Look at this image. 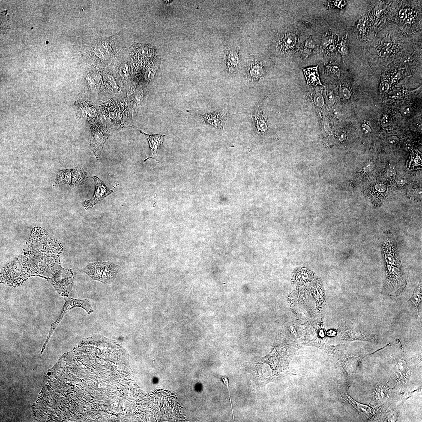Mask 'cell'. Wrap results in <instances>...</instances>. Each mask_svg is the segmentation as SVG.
<instances>
[{"instance_id": "12", "label": "cell", "mask_w": 422, "mask_h": 422, "mask_svg": "<svg viewBox=\"0 0 422 422\" xmlns=\"http://www.w3.org/2000/svg\"><path fill=\"white\" fill-rule=\"evenodd\" d=\"M264 69L262 64L257 61L251 63L249 66V74L253 80H259L264 76Z\"/></svg>"}, {"instance_id": "11", "label": "cell", "mask_w": 422, "mask_h": 422, "mask_svg": "<svg viewBox=\"0 0 422 422\" xmlns=\"http://www.w3.org/2000/svg\"><path fill=\"white\" fill-rule=\"evenodd\" d=\"M202 117V119L206 123H208L216 128H223V116L218 113L204 114Z\"/></svg>"}, {"instance_id": "15", "label": "cell", "mask_w": 422, "mask_h": 422, "mask_svg": "<svg viewBox=\"0 0 422 422\" xmlns=\"http://www.w3.org/2000/svg\"><path fill=\"white\" fill-rule=\"evenodd\" d=\"M337 47L338 51L342 55L343 61H344L348 54V34L344 36L341 40H339Z\"/></svg>"}, {"instance_id": "23", "label": "cell", "mask_w": 422, "mask_h": 422, "mask_svg": "<svg viewBox=\"0 0 422 422\" xmlns=\"http://www.w3.org/2000/svg\"><path fill=\"white\" fill-rule=\"evenodd\" d=\"M341 95L344 99L348 100L350 98L351 93L349 90L346 87H342L340 89Z\"/></svg>"}, {"instance_id": "10", "label": "cell", "mask_w": 422, "mask_h": 422, "mask_svg": "<svg viewBox=\"0 0 422 422\" xmlns=\"http://www.w3.org/2000/svg\"><path fill=\"white\" fill-rule=\"evenodd\" d=\"M318 65L308 68L302 69L307 85L323 86L321 83L318 72Z\"/></svg>"}, {"instance_id": "16", "label": "cell", "mask_w": 422, "mask_h": 422, "mask_svg": "<svg viewBox=\"0 0 422 422\" xmlns=\"http://www.w3.org/2000/svg\"><path fill=\"white\" fill-rule=\"evenodd\" d=\"M324 71L326 75L330 73H333L337 75L339 78L340 77V68L338 66L336 65L331 61L324 64Z\"/></svg>"}, {"instance_id": "4", "label": "cell", "mask_w": 422, "mask_h": 422, "mask_svg": "<svg viewBox=\"0 0 422 422\" xmlns=\"http://www.w3.org/2000/svg\"><path fill=\"white\" fill-rule=\"evenodd\" d=\"M88 178L87 172L82 167L74 169L60 170L57 172L56 178L54 186L68 184L72 186H78L85 183Z\"/></svg>"}, {"instance_id": "7", "label": "cell", "mask_w": 422, "mask_h": 422, "mask_svg": "<svg viewBox=\"0 0 422 422\" xmlns=\"http://www.w3.org/2000/svg\"><path fill=\"white\" fill-rule=\"evenodd\" d=\"M298 42L297 33L289 31L284 35L279 44L278 48L284 54H289L295 51Z\"/></svg>"}, {"instance_id": "34", "label": "cell", "mask_w": 422, "mask_h": 422, "mask_svg": "<svg viewBox=\"0 0 422 422\" xmlns=\"http://www.w3.org/2000/svg\"><path fill=\"white\" fill-rule=\"evenodd\" d=\"M399 139L397 136H392L389 137L388 139V142L390 145H395L398 142Z\"/></svg>"}, {"instance_id": "6", "label": "cell", "mask_w": 422, "mask_h": 422, "mask_svg": "<svg viewBox=\"0 0 422 422\" xmlns=\"http://www.w3.org/2000/svg\"><path fill=\"white\" fill-rule=\"evenodd\" d=\"M93 179L95 184V191L92 198L84 201L82 204L86 209H90L106 197L113 193V191L110 190L104 183L97 176L93 177Z\"/></svg>"}, {"instance_id": "37", "label": "cell", "mask_w": 422, "mask_h": 422, "mask_svg": "<svg viewBox=\"0 0 422 422\" xmlns=\"http://www.w3.org/2000/svg\"><path fill=\"white\" fill-rule=\"evenodd\" d=\"M405 183V180H403L401 179L398 181V184H404Z\"/></svg>"}, {"instance_id": "26", "label": "cell", "mask_w": 422, "mask_h": 422, "mask_svg": "<svg viewBox=\"0 0 422 422\" xmlns=\"http://www.w3.org/2000/svg\"><path fill=\"white\" fill-rule=\"evenodd\" d=\"M389 88V85L387 82H383L380 84L379 89L380 92L384 94L388 91Z\"/></svg>"}, {"instance_id": "2", "label": "cell", "mask_w": 422, "mask_h": 422, "mask_svg": "<svg viewBox=\"0 0 422 422\" xmlns=\"http://www.w3.org/2000/svg\"><path fill=\"white\" fill-rule=\"evenodd\" d=\"M64 306H63L60 313L58 318H57L56 320L52 323L51 325L49 334L48 335L46 341H45L42 347L41 351V354L42 353L43 351H44L46 345L48 343L49 340H50L52 335L53 334L56 329L59 325L61 321L62 320L64 315L69 311L75 308L79 307L83 309L88 314H91L94 312V310H93L92 306H91V303L89 300L87 299H76L68 298V297H64Z\"/></svg>"}, {"instance_id": "35", "label": "cell", "mask_w": 422, "mask_h": 422, "mask_svg": "<svg viewBox=\"0 0 422 422\" xmlns=\"http://www.w3.org/2000/svg\"><path fill=\"white\" fill-rule=\"evenodd\" d=\"M333 113L336 117L337 118H341L342 116V113L340 109L338 108H335L333 109Z\"/></svg>"}, {"instance_id": "8", "label": "cell", "mask_w": 422, "mask_h": 422, "mask_svg": "<svg viewBox=\"0 0 422 422\" xmlns=\"http://www.w3.org/2000/svg\"><path fill=\"white\" fill-rule=\"evenodd\" d=\"M137 130L139 131L141 133L143 134L146 136L148 139L150 150H151V154H150V157L145 159V160H144V162H145V161L150 158L154 159L156 161H158V160H157L156 157L157 155L159 149L163 143L164 137L166 135L162 134H147L139 130V129H137Z\"/></svg>"}, {"instance_id": "25", "label": "cell", "mask_w": 422, "mask_h": 422, "mask_svg": "<svg viewBox=\"0 0 422 422\" xmlns=\"http://www.w3.org/2000/svg\"><path fill=\"white\" fill-rule=\"evenodd\" d=\"M222 380L223 381L224 383V385H225L227 387V388H228V392H229V399H230V401L231 405V407H232V412L233 416V418L234 421L235 422V419H234V413H233V407H232V400H231V396H230V392H229V380H228V378H227L226 376H223V377H222Z\"/></svg>"}, {"instance_id": "21", "label": "cell", "mask_w": 422, "mask_h": 422, "mask_svg": "<svg viewBox=\"0 0 422 422\" xmlns=\"http://www.w3.org/2000/svg\"><path fill=\"white\" fill-rule=\"evenodd\" d=\"M413 110L412 108L408 105L403 106L401 109V113L405 117H409L412 114Z\"/></svg>"}, {"instance_id": "3", "label": "cell", "mask_w": 422, "mask_h": 422, "mask_svg": "<svg viewBox=\"0 0 422 422\" xmlns=\"http://www.w3.org/2000/svg\"><path fill=\"white\" fill-rule=\"evenodd\" d=\"M73 279L71 269L60 267L49 281L58 294L65 297L68 296L73 288Z\"/></svg>"}, {"instance_id": "17", "label": "cell", "mask_w": 422, "mask_h": 422, "mask_svg": "<svg viewBox=\"0 0 422 422\" xmlns=\"http://www.w3.org/2000/svg\"><path fill=\"white\" fill-rule=\"evenodd\" d=\"M256 115L255 117L257 130L260 133L265 132L267 130V126L265 118L262 115Z\"/></svg>"}, {"instance_id": "1", "label": "cell", "mask_w": 422, "mask_h": 422, "mask_svg": "<svg viewBox=\"0 0 422 422\" xmlns=\"http://www.w3.org/2000/svg\"><path fill=\"white\" fill-rule=\"evenodd\" d=\"M118 265L111 262H97L88 264L83 271L93 280L105 284L112 283L119 270Z\"/></svg>"}, {"instance_id": "33", "label": "cell", "mask_w": 422, "mask_h": 422, "mask_svg": "<svg viewBox=\"0 0 422 422\" xmlns=\"http://www.w3.org/2000/svg\"><path fill=\"white\" fill-rule=\"evenodd\" d=\"M332 2L335 6L341 9H342L346 5V2L344 1H332Z\"/></svg>"}, {"instance_id": "22", "label": "cell", "mask_w": 422, "mask_h": 422, "mask_svg": "<svg viewBox=\"0 0 422 422\" xmlns=\"http://www.w3.org/2000/svg\"><path fill=\"white\" fill-rule=\"evenodd\" d=\"M314 101L315 104L319 107H322L324 106V102L322 97V94L320 93H317L315 95L314 97Z\"/></svg>"}, {"instance_id": "5", "label": "cell", "mask_w": 422, "mask_h": 422, "mask_svg": "<svg viewBox=\"0 0 422 422\" xmlns=\"http://www.w3.org/2000/svg\"><path fill=\"white\" fill-rule=\"evenodd\" d=\"M109 133L107 128L98 123L92 127L90 145L97 159L100 158L104 145L109 138Z\"/></svg>"}, {"instance_id": "20", "label": "cell", "mask_w": 422, "mask_h": 422, "mask_svg": "<svg viewBox=\"0 0 422 422\" xmlns=\"http://www.w3.org/2000/svg\"><path fill=\"white\" fill-rule=\"evenodd\" d=\"M357 28L359 34H363L366 32V20L364 18L360 19L357 25Z\"/></svg>"}, {"instance_id": "36", "label": "cell", "mask_w": 422, "mask_h": 422, "mask_svg": "<svg viewBox=\"0 0 422 422\" xmlns=\"http://www.w3.org/2000/svg\"><path fill=\"white\" fill-rule=\"evenodd\" d=\"M395 171L393 168H389L388 171H387V175L389 177L394 176L395 175Z\"/></svg>"}, {"instance_id": "32", "label": "cell", "mask_w": 422, "mask_h": 422, "mask_svg": "<svg viewBox=\"0 0 422 422\" xmlns=\"http://www.w3.org/2000/svg\"><path fill=\"white\" fill-rule=\"evenodd\" d=\"M374 163L372 162H367L364 166L365 172H368L371 171L374 168Z\"/></svg>"}, {"instance_id": "31", "label": "cell", "mask_w": 422, "mask_h": 422, "mask_svg": "<svg viewBox=\"0 0 422 422\" xmlns=\"http://www.w3.org/2000/svg\"><path fill=\"white\" fill-rule=\"evenodd\" d=\"M408 13L406 9H402L399 12V16L401 20H405L407 17Z\"/></svg>"}, {"instance_id": "19", "label": "cell", "mask_w": 422, "mask_h": 422, "mask_svg": "<svg viewBox=\"0 0 422 422\" xmlns=\"http://www.w3.org/2000/svg\"><path fill=\"white\" fill-rule=\"evenodd\" d=\"M393 44V42L390 36H387L382 40L381 43V49L390 48Z\"/></svg>"}, {"instance_id": "24", "label": "cell", "mask_w": 422, "mask_h": 422, "mask_svg": "<svg viewBox=\"0 0 422 422\" xmlns=\"http://www.w3.org/2000/svg\"><path fill=\"white\" fill-rule=\"evenodd\" d=\"M387 8V7H378L376 6L374 9V13L375 16L378 18L380 17L384 13L385 9Z\"/></svg>"}, {"instance_id": "14", "label": "cell", "mask_w": 422, "mask_h": 422, "mask_svg": "<svg viewBox=\"0 0 422 422\" xmlns=\"http://www.w3.org/2000/svg\"><path fill=\"white\" fill-rule=\"evenodd\" d=\"M316 47L315 43L311 37H309L303 43L301 46L300 52L302 57L304 59H306L311 52L315 50Z\"/></svg>"}, {"instance_id": "9", "label": "cell", "mask_w": 422, "mask_h": 422, "mask_svg": "<svg viewBox=\"0 0 422 422\" xmlns=\"http://www.w3.org/2000/svg\"><path fill=\"white\" fill-rule=\"evenodd\" d=\"M224 61L226 68L229 70L237 67L239 62L238 47L228 49L226 51Z\"/></svg>"}, {"instance_id": "27", "label": "cell", "mask_w": 422, "mask_h": 422, "mask_svg": "<svg viewBox=\"0 0 422 422\" xmlns=\"http://www.w3.org/2000/svg\"><path fill=\"white\" fill-rule=\"evenodd\" d=\"M391 123V121L389 118L387 116V115H384L383 116L381 119V124L383 127H386L389 125Z\"/></svg>"}, {"instance_id": "18", "label": "cell", "mask_w": 422, "mask_h": 422, "mask_svg": "<svg viewBox=\"0 0 422 422\" xmlns=\"http://www.w3.org/2000/svg\"><path fill=\"white\" fill-rule=\"evenodd\" d=\"M411 300V301L413 304L414 306L418 307L421 300V291L420 288L415 291Z\"/></svg>"}, {"instance_id": "29", "label": "cell", "mask_w": 422, "mask_h": 422, "mask_svg": "<svg viewBox=\"0 0 422 422\" xmlns=\"http://www.w3.org/2000/svg\"><path fill=\"white\" fill-rule=\"evenodd\" d=\"M415 12H412L408 14L407 17L405 21V23L411 24L413 23L415 21Z\"/></svg>"}, {"instance_id": "30", "label": "cell", "mask_w": 422, "mask_h": 422, "mask_svg": "<svg viewBox=\"0 0 422 422\" xmlns=\"http://www.w3.org/2000/svg\"><path fill=\"white\" fill-rule=\"evenodd\" d=\"M361 129L363 133L366 135H369L371 133V129L368 125L366 124H362Z\"/></svg>"}, {"instance_id": "28", "label": "cell", "mask_w": 422, "mask_h": 422, "mask_svg": "<svg viewBox=\"0 0 422 422\" xmlns=\"http://www.w3.org/2000/svg\"><path fill=\"white\" fill-rule=\"evenodd\" d=\"M326 99L330 104H333L335 102V96L334 94L331 91H328L326 94Z\"/></svg>"}, {"instance_id": "13", "label": "cell", "mask_w": 422, "mask_h": 422, "mask_svg": "<svg viewBox=\"0 0 422 422\" xmlns=\"http://www.w3.org/2000/svg\"><path fill=\"white\" fill-rule=\"evenodd\" d=\"M335 40L333 34L329 32L324 34L322 37L321 47L322 51L325 52H332L335 50Z\"/></svg>"}]
</instances>
